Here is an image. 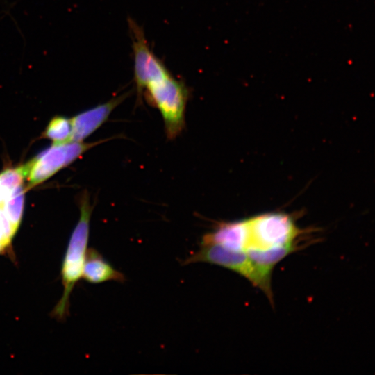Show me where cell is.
<instances>
[{
	"label": "cell",
	"instance_id": "obj_5",
	"mask_svg": "<svg viewBox=\"0 0 375 375\" xmlns=\"http://www.w3.org/2000/svg\"><path fill=\"white\" fill-rule=\"evenodd\" d=\"M101 142L102 141L93 143L68 142L53 144V146L26 163L28 166L27 189L44 182L60 169L74 161L91 147Z\"/></svg>",
	"mask_w": 375,
	"mask_h": 375
},
{
	"label": "cell",
	"instance_id": "obj_1",
	"mask_svg": "<svg viewBox=\"0 0 375 375\" xmlns=\"http://www.w3.org/2000/svg\"><path fill=\"white\" fill-rule=\"evenodd\" d=\"M301 233L288 215L268 212L240 220L220 222L208 236L212 243L247 252L298 247L297 238Z\"/></svg>",
	"mask_w": 375,
	"mask_h": 375
},
{
	"label": "cell",
	"instance_id": "obj_10",
	"mask_svg": "<svg viewBox=\"0 0 375 375\" xmlns=\"http://www.w3.org/2000/svg\"><path fill=\"white\" fill-rule=\"evenodd\" d=\"M27 174V164L0 173V206L15 188L23 185Z\"/></svg>",
	"mask_w": 375,
	"mask_h": 375
},
{
	"label": "cell",
	"instance_id": "obj_9",
	"mask_svg": "<svg viewBox=\"0 0 375 375\" xmlns=\"http://www.w3.org/2000/svg\"><path fill=\"white\" fill-rule=\"evenodd\" d=\"M25 189L23 185L15 188L0 206L13 228L17 231L24 207Z\"/></svg>",
	"mask_w": 375,
	"mask_h": 375
},
{
	"label": "cell",
	"instance_id": "obj_11",
	"mask_svg": "<svg viewBox=\"0 0 375 375\" xmlns=\"http://www.w3.org/2000/svg\"><path fill=\"white\" fill-rule=\"evenodd\" d=\"M72 133L71 119L57 116L47 125L44 136L53 142V144H62L70 141Z\"/></svg>",
	"mask_w": 375,
	"mask_h": 375
},
{
	"label": "cell",
	"instance_id": "obj_2",
	"mask_svg": "<svg viewBox=\"0 0 375 375\" xmlns=\"http://www.w3.org/2000/svg\"><path fill=\"white\" fill-rule=\"evenodd\" d=\"M80 210V218L71 235L61 268L63 294L52 312L58 319L67 315L70 294L83 274L92 213L88 196L83 197Z\"/></svg>",
	"mask_w": 375,
	"mask_h": 375
},
{
	"label": "cell",
	"instance_id": "obj_4",
	"mask_svg": "<svg viewBox=\"0 0 375 375\" xmlns=\"http://www.w3.org/2000/svg\"><path fill=\"white\" fill-rule=\"evenodd\" d=\"M207 262L236 272L260 288L273 303L271 278L267 277L244 251L229 249L217 244H201L200 249L183 262L184 265Z\"/></svg>",
	"mask_w": 375,
	"mask_h": 375
},
{
	"label": "cell",
	"instance_id": "obj_12",
	"mask_svg": "<svg viewBox=\"0 0 375 375\" xmlns=\"http://www.w3.org/2000/svg\"><path fill=\"white\" fill-rule=\"evenodd\" d=\"M16 233L0 207V253L10 247Z\"/></svg>",
	"mask_w": 375,
	"mask_h": 375
},
{
	"label": "cell",
	"instance_id": "obj_6",
	"mask_svg": "<svg viewBox=\"0 0 375 375\" xmlns=\"http://www.w3.org/2000/svg\"><path fill=\"white\" fill-rule=\"evenodd\" d=\"M128 26L133 52L134 79L140 98L147 84L170 72L151 49L142 28L133 19H128Z\"/></svg>",
	"mask_w": 375,
	"mask_h": 375
},
{
	"label": "cell",
	"instance_id": "obj_3",
	"mask_svg": "<svg viewBox=\"0 0 375 375\" xmlns=\"http://www.w3.org/2000/svg\"><path fill=\"white\" fill-rule=\"evenodd\" d=\"M143 92L160 111L169 140L178 137L185 127V112L189 91L185 83L171 73L147 85Z\"/></svg>",
	"mask_w": 375,
	"mask_h": 375
},
{
	"label": "cell",
	"instance_id": "obj_8",
	"mask_svg": "<svg viewBox=\"0 0 375 375\" xmlns=\"http://www.w3.org/2000/svg\"><path fill=\"white\" fill-rule=\"evenodd\" d=\"M82 276L92 283L110 281L123 282L125 280L123 274L115 269L97 250L91 248L87 249Z\"/></svg>",
	"mask_w": 375,
	"mask_h": 375
},
{
	"label": "cell",
	"instance_id": "obj_7",
	"mask_svg": "<svg viewBox=\"0 0 375 375\" xmlns=\"http://www.w3.org/2000/svg\"><path fill=\"white\" fill-rule=\"evenodd\" d=\"M129 94L125 92L108 101L85 110L71 119L72 133L69 142H83L99 128L108 118L112 110Z\"/></svg>",
	"mask_w": 375,
	"mask_h": 375
}]
</instances>
